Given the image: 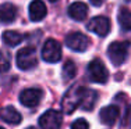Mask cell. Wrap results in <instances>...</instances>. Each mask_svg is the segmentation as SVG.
I'll return each instance as SVG.
<instances>
[{
  "label": "cell",
  "mask_w": 131,
  "mask_h": 129,
  "mask_svg": "<svg viewBox=\"0 0 131 129\" xmlns=\"http://www.w3.org/2000/svg\"><path fill=\"white\" fill-rule=\"evenodd\" d=\"M84 90H85V88H82V86H74L64 94L63 101H61L63 112L73 114L77 107L81 106V101H82V97H84Z\"/></svg>",
  "instance_id": "obj_1"
},
{
  "label": "cell",
  "mask_w": 131,
  "mask_h": 129,
  "mask_svg": "<svg viewBox=\"0 0 131 129\" xmlns=\"http://www.w3.org/2000/svg\"><path fill=\"white\" fill-rule=\"evenodd\" d=\"M88 76L92 82L95 83H106L109 79V71L103 64V61L99 58H93L91 63L88 64Z\"/></svg>",
  "instance_id": "obj_2"
},
{
  "label": "cell",
  "mask_w": 131,
  "mask_h": 129,
  "mask_svg": "<svg viewBox=\"0 0 131 129\" xmlns=\"http://www.w3.org/2000/svg\"><path fill=\"white\" fill-rule=\"evenodd\" d=\"M15 63L17 67L23 71H29V69L35 68L38 64V58L35 54V49L32 47H23L18 50L17 57H15Z\"/></svg>",
  "instance_id": "obj_3"
},
{
  "label": "cell",
  "mask_w": 131,
  "mask_h": 129,
  "mask_svg": "<svg viewBox=\"0 0 131 129\" xmlns=\"http://www.w3.org/2000/svg\"><path fill=\"white\" fill-rule=\"evenodd\" d=\"M128 56V43L127 42H113L107 49V57L113 65H121Z\"/></svg>",
  "instance_id": "obj_4"
},
{
  "label": "cell",
  "mask_w": 131,
  "mask_h": 129,
  "mask_svg": "<svg viewBox=\"0 0 131 129\" xmlns=\"http://www.w3.org/2000/svg\"><path fill=\"white\" fill-rule=\"evenodd\" d=\"M42 58L46 63H57L61 58V46L54 39H48L42 47Z\"/></svg>",
  "instance_id": "obj_5"
},
{
  "label": "cell",
  "mask_w": 131,
  "mask_h": 129,
  "mask_svg": "<svg viewBox=\"0 0 131 129\" xmlns=\"http://www.w3.org/2000/svg\"><path fill=\"white\" fill-rule=\"evenodd\" d=\"M63 124V115L56 110H49L39 117L40 129H60Z\"/></svg>",
  "instance_id": "obj_6"
},
{
  "label": "cell",
  "mask_w": 131,
  "mask_h": 129,
  "mask_svg": "<svg viewBox=\"0 0 131 129\" xmlns=\"http://www.w3.org/2000/svg\"><path fill=\"white\" fill-rule=\"evenodd\" d=\"M88 45H89L88 38L81 32H73L66 36V46L73 51H78V53L85 51L88 49Z\"/></svg>",
  "instance_id": "obj_7"
},
{
  "label": "cell",
  "mask_w": 131,
  "mask_h": 129,
  "mask_svg": "<svg viewBox=\"0 0 131 129\" xmlns=\"http://www.w3.org/2000/svg\"><path fill=\"white\" fill-rule=\"evenodd\" d=\"M42 96H43V92L40 90V89L29 88V89H25V90L21 92L20 101H21L23 106L29 107V108H34V107H36L40 103Z\"/></svg>",
  "instance_id": "obj_8"
},
{
  "label": "cell",
  "mask_w": 131,
  "mask_h": 129,
  "mask_svg": "<svg viewBox=\"0 0 131 129\" xmlns=\"http://www.w3.org/2000/svg\"><path fill=\"white\" fill-rule=\"evenodd\" d=\"M86 28L98 36H106L109 33V31H110V21H109V18L103 17V15L93 17L88 22Z\"/></svg>",
  "instance_id": "obj_9"
},
{
  "label": "cell",
  "mask_w": 131,
  "mask_h": 129,
  "mask_svg": "<svg viewBox=\"0 0 131 129\" xmlns=\"http://www.w3.org/2000/svg\"><path fill=\"white\" fill-rule=\"evenodd\" d=\"M48 8L46 4L43 3V0H32V3L29 4V18L34 22L42 21L46 17Z\"/></svg>",
  "instance_id": "obj_10"
},
{
  "label": "cell",
  "mask_w": 131,
  "mask_h": 129,
  "mask_svg": "<svg viewBox=\"0 0 131 129\" xmlns=\"http://www.w3.org/2000/svg\"><path fill=\"white\" fill-rule=\"evenodd\" d=\"M118 114H120V110H118L117 106H107V107H103V108L101 110L99 117H101V121L103 122L105 125L112 126V125L116 124Z\"/></svg>",
  "instance_id": "obj_11"
},
{
  "label": "cell",
  "mask_w": 131,
  "mask_h": 129,
  "mask_svg": "<svg viewBox=\"0 0 131 129\" xmlns=\"http://www.w3.org/2000/svg\"><path fill=\"white\" fill-rule=\"evenodd\" d=\"M88 14V7L82 2H74L68 6V15L75 21H82L86 18Z\"/></svg>",
  "instance_id": "obj_12"
},
{
  "label": "cell",
  "mask_w": 131,
  "mask_h": 129,
  "mask_svg": "<svg viewBox=\"0 0 131 129\" xmlns=\"http://www.w3.org/2000/svg\"><path fill=\"white\" fill-rule=\"evenodd\" d=\"M17 17V7L13 3H4L0 6V22L8 24L13 22Z\"/></svg>",
  "instance_id": "obj_13"
},
{
  "label": "cell",
  "mask_w": 131,
  "mask_h": 129,
  "mask_svg": "<svg viewBox=\"0 0 131 129\" xmlns=\"http://www.w3.org/2000/svg\"><path fill=\"white\" fill-rule=\"evenodd\" d=\"M0 118L3 119L4 122L11 125H17L21 122V114L14 108V107H4V108L0 111Z\"/></svg>",
  "instance_id": "obj_14"
},
{
  "label": "cell",
  "mask_w": 131,
  "mask_h": 129,
  "mask_svg": "<svg viewBox=\"0 0 131 129\" xmlns=\"http://www.w3.org/2000/svg\"><path fill=\"white\" fill-rule=\"evenodd\" d=\"M96 99H98V93H96L93 89H86L84 90V97L82 101H81V108L85 110V111H91V110L95 107Z\"/></svg>",
  "instance_id": "obj_15"
},
{
  "label": "cell",
  "mask_w": 131,
  "mask_h": 129,
  "mask_svg": "<svg viewBox=\"0 0 131 129\" xmlns=\"http://www.w3.org/2000/svg\"><path fill=\"white\" fill-rule=\"evenodd\" d=\"M23 39H24V36L20 32H17V31H4L2 35V40L4 42V45L10 46V47L20 45L23 42Z\"/></svg>",
  "instance_id": "obj_16"
},
{
  "label": "cell",
  "mask_w": 131,
  "mask_h": 129,
  "mask_svg": "<svg viewBox=\"0 0 131 129\" xmlns=\"http://www.w3.org/2000/svg\"><path fill=\"white\" fill-rule=\"evenodd\" d=\"M117 21L124 31H131V10L120 8L118 15H117Z\"/></svg>",
  "instance_id": "obj_17"
},
{
  "label": "cell",
  "mask_w": 131,
  "mask_h": 129,
  "mask_svg": "<svg viewBox=\"0 0 131 129\" xmlns=\"http://www.w3.org/2000/svg\"><path fill=\"white\" fill-rule=\"evenodd\" d=\"M75 72H77V68H75V64L74 61L71 60H67L63 65V69H61V75H63L64 79H73L75 76Z\"/></svg>",
  "instance_id": "obj_18"
},
{
  "label": "cell",
  "mask_w": 131,
  "mask_h": 129,
  "mask_svg": "<svg viewBox=\"0 0 131 129\" xmlns=\"http://www.w3.org/2000/svg\"><path fill=\"white\" fill-rule=\"evenodd\" d=\"M11 65V60L6 51H0V74L2 72H7L10 69Z\"/></svg>",
  "instance_id": "obj_19"
},
{
  "label": "cell",
  "mask_w": 131,
  "mask_h": 129,
  "mask_svg": "<svg viewBox=\"0 0 131 129\" xmlns=\"http://www.w3.org/2000/svg\"><path fill=\"white\" fill-rule=\"evenodd\" d=\"M89 125L84 118H78L71 124V129H88Z\"/></svg>",
  "instance_id": "obj_20"
},
{
  "label": "cell",
  "mask_w": 131,
  "mask_h": 129,
  "mask_svg": "<svg viewBox=\"0 0 131 129\" xmlns=\"http://www.w3.org/2000/svg\"><path fill=\"white\" fill-rule=\"evenodd\" d=\"M91 2L92 6H95V7H99V6H102L105 3V0H89Z\"/></svg>",
  "instance_id": "obj_21"
},
{
  "label": "cell",
  "mask_w": 131,
  "mask_h": 129,
  "mask_svg": "<svg viewBox=\"0 0 131 129\" xmlns=\"http://www.w3.org/2000/svg\"><path fill=\"white\" fill-rule=\"evenodd\" d=\"M27 129H36V128H34V126H29V128H27Z\"/></svg>",
  "instance_id": "obj_22"
},
{
  "label": "cell",
  "mask_w": 131,
  "mask_h": 129,
  "mask_svg": "<svg viewBox=\"0 0 131 129\" xmlns=\"http://www.w3.org/2000/svg\"><path fill=\"white\" fill-rule=\"evenodd\" d=\"M49 2H57V0H49Z\"/></svg>",
  "instance_id": "obj_23"
},
{
  "label": "cell",
  "mask_w": 131,
  "mask_h": 129,
  "mask_svg": "<svg viewBox=\"0 0 131 129\" xmlns=\"http://www.w3.org/2000/svg\"><path fill=\"white\" fill-rule=\"evenodd\" d=\"M0 129H4V128H2V126H0Z\"/></svg>",
  "instance_id": "obj_24"
}]
</instances>
